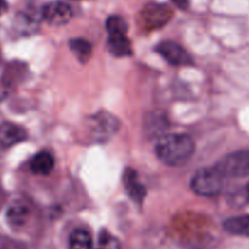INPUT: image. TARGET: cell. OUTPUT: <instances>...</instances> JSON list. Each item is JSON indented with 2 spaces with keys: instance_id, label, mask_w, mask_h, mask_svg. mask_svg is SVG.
<instances>
[{
  "instance_id": "cell-12",
  "label": "cell",
  "mask_w": 249,
  "mask_h": 249,
  "mask_svg": "<svg viewBox=\"0 0 249 249\" xmlns=\"http://www.w3.org/2000/svg\"><path fill=\"white\" fill-rule=\"evenodd\" d=\"M28 215H30V212H28V208L25 204L15 203V204L9 208L6 217H8L10 226H13L14 229H20L27 222Z\"/></svg>"
},
{
  "instance_id": "cell-6",
  "label": "cell",
  "mask_w": 249,
  "mask_h": 249,
  "mask_svg": "<svg viewBox=\"0 0 249 249\" xmlns=\"http://www.w3.org/2000/svg\"><path fill=\"white\" fill-rule=\"evenodd\" d=\"M42 16L52 26L66 25L72 18V9L62 1H53L47 4L42 10Z\"/></svg>"
},
{
  "instance_id": "cell-11",
  "label": "cell",
  "mask_w": 249,
  "mask_h": 249,
  "mask_svg": "<svg viewBox=\"0 0 249 249\" xmlns=\"http://www.w3.org/2000/svg\"><path fill=\"white\" fill-rule=\"evenodd\" d=\"M54 165V157L49 152H39L32 158L30 166L36 175H48L53 171Z\"/></svg>"
},
{
  "instance_id": "cell-9",
  "label": "cell",
  "mask_w": 249,
  "mask_h": 249,
  "mask_svg": "<svg viewBox=\"0 0 249 249\" xmlns=\"http://www.w3.org/2000/svg\"><path fill=\"white\" fill-rule=\"evenodd\" d=\"M94 121V132L95 137H100V140H104L107 136H111L116 132L119 127V121L116 117L111 116L109 114H100L93 117Z\"/></svg>"
},
{
  "instance_id": "cell-14",
  "label": "cell",
  "mask_w": 249,
  "mask_h": 249,
  "mask_svg": "<svg viewBox=\"0 0 249 249\" xmlns=\"http://www.w3.org/2000/svg\"><path fill=\"white\" fill-rule=\"evenodd\" d=\"M69 249H93V238L85 229L72 231L69 238Z\"/></svg>"
},
{
  "instance_id": "cell-3",
  "label": "cell",
  "mask_w": 249,
  "mask_h": 249,
  "mask_svg": "<svg viewBox=\"0 0 249 249\" xmlns=\"http://www.w3.org/2000/svg\"><path fill=\"white\" fill-rule=\"evenodd\" d=\"M215 166L225 178H242L249 176V150H238L227 154Z\"/></svg>"
},
{
  "instance_id": "cell-13",
  "label": "cell",
  "mask_w": 249,
  "mask_h": 249,
  "mask_svg": "<svg viewBox=\"0 0 249 249\" xmlns=\"http://www.w3.org/2000/svg\"><path fill=\"white\" fill-rule=\"evenodd\" d=\"M224 229L231 234L249 237V215L230 217L225 221Z\"/></svg>"
},
{
  "instance_id": "cell-17",
  "label": "cell",
  "mask_w": 249,
  "mask_h": 249,
  "mask_svg": "<svg viewBox=\"0 0 249 249\" xmlns=\"http://www.w3.org/2000/svg\"><path fill=\"white\" fill-rule=\"evenodd\" d=\"M97 249H121L119 239L107 231H102L98 239Z\"/></svg>"
},
{
  "instance_id": "cell-20",
  "label": "cell",
  "mask_w": 249,
  "mask_h": 249,
  "mask_svg": "<svg viewBox=\"0 0 249 249\" xmlns=\"http://www.w3.org/2000/svg\"><path fill=\"white\" fill-rule=\"evenodd\" d=\"M246 195H247V198L249 199V183H248V186H247V188H246Z\"/></svg>"
},
{
  "instance_id": "cell-7",
  "label": "cell",
  "mask_w": 249,
  "mask_h": 249,
  "mask_svg": "<svg viewBox=\"0 0 249 249\" xmlns=\"http://www.w3.org/2000/svg\"><path fill=\"white\" fill-rule=\"evenodd\" d=\"M27 137V133L22 127L14 124H0V154L5 153L11 147L22 142Z\"/></svg>"
},
{
  "instance_id": "cell-1",
  "label": "cell",
  "mask_w": 249,
  "mask_h": 249,
  "mask_svg": "<svg viewBox=\"0 0 249 249\" xmlns=\"http://www.w3.org/2000/svg\"><path fill=\"white\" fill-rule=\"evenodd\" d=\"M195 152V143L187 135H166L158 141L155 153L164 164L169 166H183L190 161Z\"/></svg>"
},
{
  "instance_id": "cell-5",
  "label": "cell",
  "mask_w": 249,
  "mask_h": 249,
  "mask_svg": "<svg viewBox=\"0 0 249 249\" xmlns=\"http://www.w3.org/2000/svg\"><path fill=\"white\" fill-rule=\"evenodd\" d=\"M157 53H159L169 64L174 66H187L192 65L193 60L187 50L176 42L165 40L159 43L155 48Z\"/></svg>"
},
{
  "instance_id": "cell-19",
  "label": "cell",
  "mask_w": 249,
  "mask_h": 249,
  "mask_svg": "<svg viewBox=\"0 0 249 249\" xmlns=\"http://www.w3.org/2000/svg\"><path fill=\"white\" fill-rule=\"evenodd\" d=\"M6 10H8V3H6V0H0V16L3 15Z\"/></svg>"
},
{
  "instance_id": "cell-15",
  "label": "cell",
  "mask_w": 249,
  "mask_h": 249,
  "mask_svg": "<svg viewBox=\"0 0 249 249\" xmlns=\"http://www.w3.org/2000/svg\"><path fill=\"white\" fill-rule=\"evenodd\" d=\"M70 49L82 64L87 62L92 56V45L82 38H76V39L71 40Z\"/></svg>"
},
{
  "instance_id": "cell-8",
  "label": "cell",
  "mask_w": 249,
  "mask_h": 249,
  "mask_svg": "<svg viewBox=\"0 0 249 249\" xmlns=\"http://www.w3.org/2000/svg\"><path fill=\"white\" fill-rule=\"evenodd\" d=\"M124 186L127 191L131 199L136 203H142L144 200L147 190L138 179V175L135 170L126 169L124 172Z\"/></svg>"
},
{
  "instance_id": "cell-21",
  "label": "cell",
  "mask_w": 249,
  "mask_h": 249,
  "mask_svg": "<svg viewBox=\"0 0 249 249\" xmlns=\"http://www.w3.org/2000/svg\"><path fill=\"white\" fill-rule=\"evenodd\" d=\"M18 249H23V248H18Z\"/></svg>"
},
{
  "instance_id": "cell-16",
  "label": "cell",
  "mask_w": 249,
  "mask_h": 249,
  "mask_svg": "<svg viewBox=\"0 0 249 249\" xmlns=\"http://www.w3.org/2000/svg\"><path fill=\"white\" fill-rule=\"evenodd\" d=\"M107 31L109 36L127 35V22L121 16H110L107 20Z\"/></svg>"
},
{
  "instance_id": "cell-18",
  "label": "cell",
  "mask_w": 249,
  "mask_h": 249,
  "mask_svg": "<svg viewBox=\"0 0 249 249\" xmlns=\"http://www.w3.org/2000/svg\"><path fill=\"white\" fill-rule=\"evenodd\" d=\"M175 5L178 9H182V10H186L188 8V0H172Z\"/></svg>"
},
{
  "instance_id": "cell-4",
  "label": "cell",
  "mask_w": 249,
  "mask_h": 249,
  "mask_svg": "<svg viewBox=\"0 0 249 249\" xmlns=\"http://www.w3.org/2000/svg\"><path fill=\"white\" fill-rule=\"evenodd\" d=\"M172 18V10L165 4L152 3L143 8L141 13V25L144 30L152 31L164 27Z\"/></svg>"
},
{
  "instance_id": "cell-10",
  "label": "cell",
  "mask_w": 249,
  "mask_h": 249,
  "mask_svg": "<svg viewBox=\"0 0 249 249\" xmlns=\"http://www.w3.org/2000/svg\"><path fill=\"white\" fill-rule=\"evenodd\" d=\"M107 48H109L110 53L117 57L132 55V45L127 38V35L109 36Z\"/></svg>"
},
{
  "instance_id": "cell-2",
  "label": "cell",
  "mask_w": 249,
  "mask_h": 249,
  "mask_svg": "<svg viewBox=\"0 0 249 249\" xmlns=\"http://www.w3.org/2000/svg\"><path fill=\"white\" fill-rule=\"evenodd\" d=\"M225 179V176L216 166L200 169L192 177L191 188L203 197H214L222 191Z\"/></svg>"
}]
</instances>
